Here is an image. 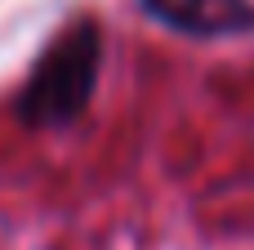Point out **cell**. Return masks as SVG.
<instances>
[{"instance_id": "6da1fadb", "label": "cell", "mask_w": 254, "mask_h": 250, "mask_svg": "<svg viewBox=\"0 0 254 250\" xmlns=\"http://www.w3.org/2000/svg\"><path fill=\"white\" fill-rule=\"evenodd\" d=\"M98 67H103V31L94 18H76L63 31H54V40L36 54L13 112L22 125L31 130H63L71 121H80V112L89 107L94 89H98Z\"/></svg>"}, {"instance_id": "7a4b0ae2", "label": "cell", "mask_w": 254, "mask_h": 250, "mask_svg": "<svg viewBox=\"0 0 254 250\" xmlns=\"http://www.w3.org/2000/svg\"><path fill=\"white\" fill-rule=\"evenodd\" d=\"M147 18L179 36L214 40V36H237L254 27V4L250 0H138Z\"/></svg>"}]
</instances>
